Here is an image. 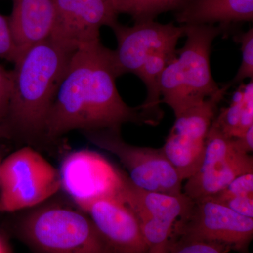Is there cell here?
Returning <instances> with one entry per match:
<instances>
[{
    "label": "cell",
    "instance_id": "cell-1",
    "mask_svg": "<svg viewBox=\"0 0 253 253\" xmlns=\"http://www.w3.org/2000/svg\"><path fill=\"white\" fill-rule=\"evenodd\" d=\"M113 51L100 39L84 44L73 54L49 116L44 136L55 139L74 130H121L126 123L151 125L140 106L123 101Z\"/></svg>",
    "mask_w": 253,
    "mask_h": 253
},
{
    "label": "cell",
    "instance_id": "cell-2",
    "mask_svg": "<svg viewBox=\"0 0 253 253\" xmlns=\"http://www.w3.org/2000/svg\"><path fill=\"white\" fill-rule=\"evenodd\" d=\"M76 51L49 38L15 61L10 126L23 136H44L46 120Z\"/></svg>",
    "mask_w": 253,
    "mask_h": 253
},
{
    "label": "cell",
    "instance_id": "cell-3",
    "mask_svg": "<svg viewBox=\"0 0 253 253\" xmlns=\"http://www.w3.org/2000/svg\"><path fill=\"white\" fill-rule=\"evenodd\" d=\"M14 231L33 253H113L76 206L46 201L18 218Z\"/></svg>",
    "mask_w": 253,
    "mask_h": 253
},
{
    "label": "cell",
    "instance_id": "cell-4",
    "mask_svg": "<svg viewBox=\"0 0 253 253\" xmlns=\"http://www.w3.org/2000/svg\"><path fill=\"white\" fill-rule=\"evenodd\" d=\"M186 41L168 63L160 78L161 103L172 109L175 117L217 93L210 56L212 42L224 26L184 25Z\"/></svg>",
    "mask_w": 253,
    "mask_h": 253
},
{
    "label": "cell",
    "instance_id": "cell-5",
    "mask_svg": "<svg viewBox=\"0 0 253 253\" xmlns=\"http://www.w3.org/2000/svg\"><path fill=\"white\" fill-rule=\"evenodd\" d=\"M61 189L59 170L33 148H21L1 162L0 212L36 207Z\"/></svg>",
    "mask_w": 253,
    "mask_h": 253
},
{
    "label": "cell",
    "instance_id": "cell-6",
    "mask_svg": "<svg viewBox=\"0 0 253 253\" xmlns=\"http://www.w3.org/2000/svg\"><path fill=\"white\" fill-rule=\"evenodd\" d=\"M91 143L115 155L128 172L131 182L140 189L169 194H182V182L162 149L134 146L123 139L121 130L83 131Z\"/></svg>",
    "mask_w": 253,
    "mask_h": 253
},
{
    "label": "cell",
    "instance_id": "cell-7",
    "mask_svg": "<svg viewBox=\"0 0 253 253\" xmlns=\"http://www.w3.org/2000/svg\"><path fill=\"white\" fill-rule=\"evenodd\" d=\"M253 237V219L240 215L211 198L192 201L173 229L175 239L208 241L246 253Z\"/></svg>",
    "mask_w": 253,
    "mask_h": 253
},
{
    "label": "cell",
    "instance_id": "cell-8",
    "mask_svg": "<svg viewBox=\"0 0 253 253\" xmlns=\"http://www.w3.org/2000/svg\"><path fill=\"white\" fill-rule=\"evenodd\" d=\"M231 85L221 86L211 97L176 116L161 149L181 181H186L199 170L210 127L217 116L219 103Z\"/></svg>",
    "mask_w": 253,
    "mask_h": 253
},
{
    "label": "cell",
    "instance_id": "cell-9",
    "mask_svg": "<svg viewBox=\"0 0 253 253\" xmlns=\"http://www.w3.org/2000/svg\"><path fill=\"white\" fill-rule=\"evenodd\" d=\"M253 172V158L241 152L232 138L224 135L212 123L207 137L204 158L199 170L186 179L182 192L192 201L214 196L236 176Z\"/></svg>",
    "mask_w": 253,
    "mask_h": 253
},
{
    "label": "cell",
    "instance_id": "cell-10",
    "mask_svg": "<svg viewBox=\"0 0 253 253\" xmlns=\"http://www.w3.org/2000/svg\"><path fill=\"white\" fill-rule=\"evenodd\" d=\"M61 188L78 208L108 196L120 197L124 172L90 150L70 153L59 170Z\"/></svg>",
    "mask_w": 253,
    "mask_h": 253
},
{
    "label": "cell",
    "instance_id": "cell-11",
    "mask_svg": "<svg viewBox=\"0 0 253 253\" xmlns=\"http://www.w3.org/2000/svg\"><path fill=\"white\" fill-rule=\"evenodd\" d=\"M111 28L117 40V49L113 51L118 77L126 73L137 74L154 53H176L178 41L185 36L184 25L163 24L154 20L135 22L132 26L118 21Z\"/></svg>",
    "mask_w": 253,
    "mask_h": 253
},
{
    "label": "cell",
    "instance_id": "cell-12",
    "mask_svg": "<svg viewBox=\"0 0 253 253\" xmlns=\"http://www.w3.org/2000/svg\"><path fill=\"white\" fill-rule=\"evenodd\" d=\"M54 8L49 38L74 51L100 39L102 26L118 22L111 0H54Z\"/></svg>",
    "mask_w": 253,
    "mask_h": 253
},
{
    "label": "cell",
    "instance_id": "cell-13",
    "mask_svg": "<svg viewBox=\"0 0 253 253\" xmlns=\"http://www.w3.org/2000/svg\"><path fill=\"white\" fill-rule=\"evenodd\" d=\"M79 208L87 214L113 253H149L137 218L121 198H100Z\"/></svg>",
    "mask_w": 253,
    "mask_h": 253
},
{
    "label": "cell",
    "instance_id": "cell-14",
    "mask_svg": "<svg viewBox=\"0 0 253 253\" xmlns=\"http://www.w3.org/2000/svg\"><path fill=\"white\" fill-rule=\"evenodd\" d=\"M54 14V0H13L8 21L17 59L31 46L49 38Z\"/></svg>",
    "mask_w": 253,
    "mask_h": 253
},
{
    "label": "cell",
    "instance_id": "cell-15",
    "mask_svg": "<svg viewBox=\"0 0 253 253\" xmlns=\"http://www.w3.org/2000/svg\"><path fill=\"white\" fill-rule=\"evenodd\" d=\"M120 198L133 211L146 213L173 226L187 212L192 203L184 193L169 194L136 187L125 172Z\"/></svg>",
    "mask_w": 253,
    "mask_h": 253
},
{
    "label": "cell",
    "instance_id": "cell-16",
    "mask_svg": "<svg viewBox=\"0 0 253 253\" xmlns=\"http://www.w3.org/2000/svg\"><path fill=\"white\" fill-rule=\"evenodd\" d=\"M176 14L183 25H215L249 22L253 18V0H188Z\"/></svg>",
    "mask_w": 253,
    "mask_h": 253
},
{
    "label": "cell",
    "instance_id": "cell-17",
    "mask_svg": "<svg viewBox=\"0 0 253 253\" xmlns=\"http://www.w3.org/2000/svg\"><path fill=\"white\" fill-rule=\"evenodd\" d=\"M176 53L156 52L146 60L136 76L140 78L147 89V97L140 107L154 126L158 124L163 116L160 107L161 95L160 91V78L163 69L171 60L175 57Z\"/></svg>",
    "mask_w": 253,
    "mask_h": 253
},
{
    "label": "cell",
    "instance_id": "cell-18",
    "mask_svg": "<svg viewBox=\"0 0 253 253\" xmlns=\"http://www.w3.org/2000/svg\"><path fill=\"white\" fill-rule=\"evenodd\" d=\"M188 0H111L117 14L129 15L135 21L154 20L158 15L179 9Z\"/></svg>",
    "mask_w": 253,
    "mask_h": 253
},
{
    "label": "cell",
    "instance_id": "cell-19",
    "mask_svg": "<svg viewBox=\"0 0 253 253\" xmlns=\"http://www.w3.org/2000/svg\"><path fill=\"white\" fill-rule=\"evenodd\" d=\"M241 84L234 93L230 105L227 108L221 109L212 121L213 124L229 138H234L235 136L244 108L245 84L244 83Z\"/></svg>",
    "mask_w": 253,
    "mask_h": 253
},
{
    "label": "cell",
    "instance_id": "cell-20",
    "mask_svg": "<svg viewBox=\"0 0 253 253\" xmlns=\"http://www.w3.org/2000/svg\"><path fill=\"white\" fill-rule=\"evenodd\" d=\"M234 41L241 44L242 62L232 84H241L247 78H253V28L234 36Z\"/></svg>",
    "mask_w": 253,
    "mask_h": 253
},
{
    "label": "cell",
    "instance_id": "cell-21",
    "mask_svg": "<svg viewBox=\"0 0 253 253\" xmlns=\"http://www.w3.org/2000/svg\"><path fill=\"white\" fill-rule=\"evenodd\" d=\"M230 251L224 245L208 241L175 239L169 253H227Z\"/></svg>",
    "mask_w": 253,
    "mask_h": 253
},
{
    "label": "cell",
    "instance_id": "cell-22",
    "mask_svg": "<svg viewBox=\"0 0 253 253\" xmlns=\"http://www.w3.org/2000/svg\"><path fill=\"white\" fill-rule=\"evenodd\" d=\"M246 196H253V172L236 176L224 189L210 198L219 202L230 198Z\"/></svg>",
    "mask_w": 253,
    "mask_h": 253
},
{
    "label": "cell",
    "instance_id": "cell-23",
    "mask_svg": "<svg viewBox=\"0 0 253 253\" xmlns=\"http://www.w3.org/2000/svg\"><path fill=\"white\" fill-rule=\"evenodd\" d=\"M12 92V71H6L0 65V126L7 118Z\"/></svg>",
    "mask_w": 253,
    "mask_h": 253
},
{
    "label": "cell",
    "instance_id": "cell-24",
    "mask_svg": "<svg viewBox=\"0 0 253 253\" xmlns=\"http://www.w3.org/2000/svg\"><path fill=\"white\" fill-rule=\"evenodd\" d=\"M17 57L8 18L0 14V59L14 63Z\"/></svg>",
    "mask_w": 253,
    "mask_h": 253
},
{
    "label": "cell",
    "instance_id": "cell-25",
    "mask_svg": "<svg viewBox=\"0 0 253 253\" xmlns=\"http://www.w3.org/2000/svg\"><path fill=\"white\" fill-rule=\"evenodd\" d=\"M245 101L239 126L234 138L244 134L250 126H253V83L251 80L245 84Z\"/></svg>",
    "mask_w": 253,
    "mask_h": 253
},
{
    "label": "cell",
    "instance_id": "cell-26",
    "mask_svg": "<svg viewBox=\"0 0 253 253\" xmlns=\"http://www.w3.org/2000/svg\"><path fill=\"white\" fill-rule=\"evenodd\" d=\"M218 203L240 215L253 219V196L230 198Z\"/></svg>",
    "mask_w": 253,
    "mask_h": 253
},
{
    "label": "cell",
    "instance_id": "cell-27",
    "mask_svg": "<svg viewBox=\"0 0 253 253\" xmlns=\"http://www.w3.org/2000/svg\"><path fill=\"white\" fill-rule=\"evenodd\" d=\"M236 147L241 152L249 154L253 151V126H250L244 134L232 138Z\"/></svg>",
    "mask_w": 253,
    "mask_h": 253
},
{
    "label": "cell",
    "instance_id": "cell-28",
    "mask_svg": "<svg viewBox=\"0 0 253 253\" xmlns=\"http://www.w3.org/2000/svg\"><path fill=\"white\" fill-rule=\"evenodd\" d=\"M0 253H11L6 239L0 233Z\"/></svg>",
    "mask_w": 253,
    "mask_h": 253
},
{
    "label": "cell",
    "instance_id": "cell-29",
    "mask_svg": "<svg viewBox=\"0 0 253 253\" xmlns=\"http://www.w3.org/2000/svg\"><path fill=\"white\" fill-rule=\"evenodd\" d=\"M7 128L5 126H0V136L4 135V134H7Z\"/></svg>",
    "mask_w": 253,
    "mask_h": 253
},
{
    "label": "cell",
    "instance_id": "cell-30",
    "mask_svg": "<svg viewBox=\"0 0 253 253\" xmlns=\"http://www.w3.org/2000/svg\"><path fill=\"white\" fill-rule=\"evenodd\" d=\"M1 162H2V160H1V156H0V168H1Z\"/></svg>",
    "mask_w": 253,
    "mask_h": 253
}]
</instances>
